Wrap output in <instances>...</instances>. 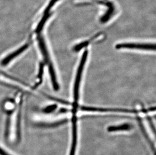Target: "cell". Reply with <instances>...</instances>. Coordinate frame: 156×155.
I'll use <instances>...</instances> for the list:
<instances>
[{
	"mask_svg": "<svg viewBox=\"0 0 156 155\" xmlns=\"http://www.w3.org/2000/svg\"><path fill=\"white\" fill-rule=\"evenodd\" d=\"M41 34V33L37 34V40L38 41V46L40 47V50L41 51L45 63L48 67L49 73L50 75L51 79L52 81L53 88L55 91H58L59 89V86L58 83L57 79L56 77L54 67L52 64V60H51L50 54H49V52L48 50V48L46 46V43L44 41V37Z\"/></svg>",
	"mask_w": 156,
	"mask_h": 155,
	"instance_id": "6da1fadb",
	"label": "cell"
},
{
	"mask_svg": "<svg viewBox=\"0 0 156 155\" xmlns=\"http://www.w3.org/2000/svg\"><path fill=\"white\" fill-rule=\"evenodd\" d=\"M0 155H11L0 146Z\"/></svg>",
	"mask_w": 156,
	"mask_h": 155,
	"instance_id": "7c38bea8",
	"label": "cell"
},
{
	"mask_svg": "<svg viewBox=\"0 0 156 155\" xmlns=\"http://www.w3.org/2000/svg\"><path fill=\"white\" fill-rule=\"evenodd\" d=\"M12 111L7 112V119L6 120V130H5V136L6 137L9 136V132H10V127L11 115L12 114Z\"/></svg>",
	"mask_w": 156,
	"mask_h": 155,
	"instance_id": "30bf717a",
	"label": "cell"
},
{
	"mask_svg": "<svg viewBox=\"0 0 156 155\" xmlns=\"http://www.w3.org/2000/svg\"><path fill=\"white\" fill-rule=\"evenodd\" d=\"M87 55H88V51L87 50H86L83 54L80 64L78 66V69L77 70L76 75L73 87L74 103L75 104H77L78 99H79L80 84L81 82L83 68L87 61Z\"/></svg>",
	"mask_w": 156,
	"mask_h": 155,
	"instance_id": "7a4b0ae2",
	"label": "cell"
},
{
	"mask_svg": "<svg viewBox=\"0 0 156 155\" xmlns=\"http://www.w3.org/2000/svg\"><path fill=\"white\" fill-rule=\"evenodd\" d=\"M44 64L43 63H41L40 64V67H39V72H38V82L35 85H34V88L35 89L37 87L39 86L40 84H41L42 83V80H43V73H44Z\"/></svg>",
	"mask_w": 156,
	"mask_h": 155,
	"instance_id": "ba28073f",
	"label": "cell"
},
{
	"mask_svg": "<svg viewBox=\"0 0 156 155\" xmlns=\"http://www.w3.org/2000/svg\"><path fill=\"white\" fill-rule=\"evenodd\" d=\"M22 98H21L20 102L19 104V108L18 112L17 118L16 123V136L17 139L19 140L20 138V124H21V111L22 105Z\"/></svg>",
	"mask_w": 156,
	"mask_h": 155,
	"instance_id": "52a82bcc",
	"label": "cell"
},
{
	"mask_svg": "<svg viewBox=\"0 0 156 155\" xmlns=\"http://www.w3.org/2000/svg\"><path fill=\"white\" fill-rule=\"evenodd\" d=\"M81 110L84 111H91V112H118L133 113L137 112L136 110L126 109L121 108H98V107H87L82 106Z\"/></svg>",
	"mask_w": 156,
	"mask_h": 155,
	"instance_id": "277c9868",
	"label": "cell"
},
{
	"mask_svg": "<svg viewBox=\"0 0 156 155\" xmlns=\"http://www.w3.org/2000/svg\"><path fill=\"white\" fill-rule=\"evenodd\" d=\"M132 128L131 124L129 123H123L118 126H110L107 128L108 132H118V131H124L129 130Z\"/></svg>",
	"mask_w": 156,
	"mask_h": 155,
	"instance_id": "8992f818",
	"label": "cell"
},
{
	"mask_svg": "<svg viewBox=\"0 0 156 155\" xmlns=\"http://www.w3.org/2000/svg\"><path fill=\"white\" fill-rule=\"evenodd\" d=\"M29 46H30V43H26L17 49L16 50L13 51V53L6 56V57L2 60L1 62L2 66H5L9 64L13 60L15 59L16 57H17L18 56H19L20 54H21L22 53H23L24 51L26 50L28 48Z\"/></svg>",
	"mask_w": 156,
	"mask_h": 155,
	"instance_id": "5b68a950",
	"label": "cell"
},
{
	"mask_svg": "<svg viewBox=\"0 0 156 155\" xmlns=\"http://www.w3.org/2000/svg\"><path fill=\"white\" fill-rule=\"evenodd\" d=\"M97 36V35L96 36V37ZM96 37H94V38H92V39H91L90 40H87V41L82 42V43H80L79 44H77V45H76V46L73 47L74 51H76V52H78V51H80V50L81 49H83V47H85L87 46L90 43V41L92 40L95 39Z\"/></svg>",
	"mask_w": 156,
	"mask_h": 155,
	"instance_id": "9c48e42d",
	"label": "cell"
},
{
	"mask_svg": "<svg viewBox=\"0 0 156 155\" xmlns=\"http://www.w3.org/2000/svg\"><path fill=\"white\" fill-rule=\"evenodd\" d=\"M117 49H136L144 50H155L156 46L155 43H122L116 46Z\"/></svg>",
	"mask_w": 156,
	"mask_h": 155,
	"instance_id": "3957f363",
	"label": "cell"
},
{
	"mask_svg": "<svg viewBox=\"0 0 156 155\" xmlns=\"http://www.w3.org/2000/svg\"><path fill=\"white\" fill-rule=\"evenodd\" d=\"M57 108V105L56 104L51 105L45 107L43 109V112L45 113H50L53 112V111H55Z\"/></svg>",
	"mask_w": 156,
	"mask_h": 155,
	"instance_id": "8fae6325",
	"label": "cell"
}]
</instances>
